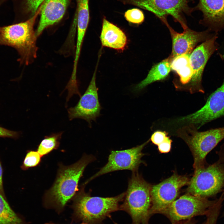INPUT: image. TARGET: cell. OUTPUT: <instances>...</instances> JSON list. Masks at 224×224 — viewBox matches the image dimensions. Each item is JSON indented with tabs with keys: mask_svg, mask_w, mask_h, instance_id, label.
<instances>
[{
	"mask_svg": "<svg viewBox=\"0 0 224 224\" xmlns=\"http://www.w3.org/2000/svg\"><path fill=\"white\" fill-rule=\"evenodd\" d=\"M2 170L0 161V193L4 196H5L3 191L2 180Z\"/></svg>",
	"mask_w": 224,
	"mask_h": 224,
	"instance_id": "obj_29",
	"label": "cell"
},
{
	"mask_svg": "<svg viewBox=\"0 0 224 224\" xmlns=\"http://www.w3.org/2000/svg\"><path fill=\"white\" fill-rule=\"evenodd\" d=\"M165 25L170 32L172 40V50L170 56L172 59L182 54H190L195 46L199 42L209 39L218 33L211 32L208 29L202 32H197L188 27L182 33L174 30L168 22Z\"/></svg>",
	"mask_w": 224,
	"mask_h": 224,
	"instance_id": "obj_14",
	"label": "cell"
},
{
	"mask_svg": "<svg viewBox=\"0 0 224 224\" xmlns=\"http://www.w3.org/2000/svg\"><path fill=\"white\" fill-rule=\"evenodd\" d=\"M96 159L92 155L84 154L79 161L70 165L59 164L55 181L44 194L45 204L63 208L79 190V182L85 168Z\"/></svg>",
	"mask_w": 224,
	"mask_h": 224,
	"instance_id": "obj_1",
	"label": "cell"
},
{
	"mask_svg": "<svg viewBox=\"0 0 224 224\" xmlns=\"http://www.w3.org/2000/svg\"><path fill=\"white\" fill-rule=\"evenodd\" d=\"M100 40L103 47L119 50L124 49L127 43L124 32L116 25L104 18Z\"/></svg>",
	"mask_w": 224,
	"mask_h": 224,
	"instance_id": "obj_17",
	"label": "cell"
},
{
	"mask_svg": "<svg viewBox=\"0 0 224 224\" xmlns=\"http://www.w3.org/2000/svg\"><path fill=\"white\" fill-rule=\"evenodd\" d=\"M18 135L17 132L8 130L0 126V137L16 138Z\"/></svg>",
	"mask_w": 224,
	"mask_h": 224,
	"instance_id": "obj_27",
	"label": "cell"
},
{
	"mask_svg": "<svg viewBox=\"0 0 224 224\" xmlns=\"http://www.w3.org/2000/svg\"><path fill=\"white\" fill-rule=\"evenodd\" d=\"M188 194L175 200L162 214L171 223L187 220L194 217L206 216L217 201Z\"/></svg>",
	"mask_w": 224,
	"mask_h": 224,
	"instance_id": "obj_8",
	"label": "cell"
},
{
	"mask_svg": "<svg viewBox=\"0 0 224 224\" xmlns=\"http://www.w3.org/2000/svg\"><path fill=\"white\" fill-rule=\"evenodd\" d=\"M0 224H25L0 193Z\"/></svg>",
	"mask_w": 224,
	"mask_h": 224,
	"instance_id": "obj_20",
	"label": "cell"
},
{
	"mask_svg": "<svg viewBox=\"0 0 224 224\" xmlns=\"http://www.w3.org/2000/svg\"><path fill=\"white\" fill-rule=\"evenodd\" d=\"M223 191H224V190H223ZM222 216L223 217H224V211H223V213H222Z\"/></svg>",
	"mask_w": 224,
	"mask_h": 224,
	"instance_id": "obj_32",
	"label": "cell"
},
{
	"mask_svg": "<svg viewBox=\"0 0 224 224\" xmlns=\"http://www.w3.org/2000/svg\"><path fill=\"white\" fill-rule=\"evenodd\" d=\"M149 141L131 148L111 151L107 163L84 183L86 184L99 176L114 171L129 170L132 172L137 171L140 165L142 162L141 158L144 154L142 151Z\"/></svg>",
	"mask_w": 224,
	"mask_h": 224,
	"instance_id": "obj_10",
	"label": "cell"
},
{
	"mask_svg": "<svg viewBox=\"0 0 224 224\" xmlns=\"http://www.w3.org/2000/svg\"><path fill=\"white\" fill-rule=\"evenodd\" d=\"M125 4L132 5L154 14L164 23L171 16L183 29L188 27L184 15H190L195 10L189 7V0H119Z\"/></svg>",
	"mask_w": 224,
	"mask_h": 224,
	"instance_id": "obj_7",
	"label": "cell"
},
{
	"mask_svg": "<svg viewBox=\"0 0 224 224\" xmlns=\"http://www.w3.org/2000/svg\"><path fill=\"white\" fill-rule=\"evenodd\" d=\"M40 12L39 7L33 16L24 21L0 26V45L14 48L19 54L21 64L28 65L36 57L37 37L34 26Z\"/></svg>",
	"mask_w": 224,
	"mask_h": 224,
	"instance_id": "obj_2",
	"label": "cell"
},
{
	"mask_svg": "<svg viewBox=\"0 0 224 224\" xmlns=\"http://www.w3.org/2000/svg\"><path fill=\"white\" fill-rule=\"evenodd\" d=\"M189 55L182 54L171 59V69L178 75L180 81L182 84L186 85L189 83L193 74Z\"/></svg>",
	"mask_w": 224,
	"mask_h": 224,
	"instance_id": "obj_19",
	"label": "cell"
},
{
	"mask_svg": "<svg viewBox=\"0 0 224 224\" xmlns=\"http://www.w3.org/2000/svg\"><path fill=\"white\" fill-rule=\"evenodd\" d=\"M178 133L191 150L195 169L208 165L206 156L224 139V127L200 132L192 126H187L179 130Z\"/></svg>",
	"mask_w": 224,
	"mask_h": 224,
	"instance_id": "obj_5",
	"label": "cell"
},
{
	"mask_svg": "<svg viewBox=\"0 0 224 224\" xmlns=\"http://www.w3.org/2000/svg\"><path fill=\"white\" fill-rule=\"evenodd\" d=\"M151 189L137 171L132 172L120 210L129 214L133 224H149Z\"/></svg>",
	"mask_w": 224,
	"mask_h": 224,
	"instance_id": "obj_4",
	"label": "cell"
},
{
	"mask_svg": "<svg viewBox=\"0 0 224 224\" xmlns=\"http://www.w3.org/2000/svg\"><path fill=\"white\" fill-rule=\"evenodd\" d=\"M188 184V194L207 198L216 196L224 189V163L217 161L195 169Z\"/></svg>",
	"mask_w": 224,
	"mask_h": 224,
	"instance_id": "obj_6",
	"label": "cell"
},
{
	"mask_svg": "<svg viewBox=\"0 0 224 224\" xmlns=\"http://www.w3.org/2000/svg\"><path fill=\"white\" fill-rule=\"evenodd\" d=\"M82 185L73 199L72 207L77 217L86 224H99L112 212L120 210L124 192L113 197L91 196Z\"/></svg>",
	"mask_w": 224,
	"mask_h": 224,
	"instance_id": "obj_3",
	"label": "cell"
},
{
	"mask_svg": "<svg viewBox=\"0 0 224 224\" xmlns=\"http://www.w3.org/2000/svg\"><path fill=\"white\" fill-rule=\"evenodd\" d=\"M16 0L18 2L20 12L29 18L35 14L44 0Z\"/></svg>",
	"mask_w": 224,
	"mask_h": 224,
	"instance_id": "obj_22",
	"label": "cell"
},
{
	"mask_svg": "<svg viewBox=\"0 0 224 224\" xmlns=\"http://www.w3.org/2000/svg\"><path fill=\"white\" fill-rule=\"evenodd\" d=\"M171 60L170 57L154 65L146 77L135 86L133 91H139L153 82L165 79L171 70Z\"/></svg>",
	"mask_w": 224,
	"mask_h": 224,
	"instance_id": "obj_18",
	"label": "cell"
},
{
	"mask_svg": "<svg viewBox=\"0 0 224 224\" xmlns=\"http://www.w3.org/2000/svg\"><path fill=\"white\" fill-rule=\"evenodd\" d=\"M186 176L174 173L172 176L151 187V216L156 214H162L178 196L180 190L188 184Z\"/></svg>",
	"mask_w": 224,
	"mask_h": 224,
	"instance_id": "obj_9",
	"label": "cell"
},
{
	"mask_svg": "<svg viewBox=\"0 0 224 224\" xmlns=\"http://www.w3.org/2000/svg\"><path fill=\"white\" fill-rule=\"evenodd\" d=\"M195 10L203 13L200 23L211 32L218 33L224 29V0H198Z\"/></svg>",
	"mask_w": 224,
	"mask_h": 224,
	"instance_id": "obj_15",
	"label": "cell"
},
{
	"mask_svg": "<svg viewBox=\"0 0 224 224\" xmlns=\"http://www.w3.org/2000/svg\"><path fill=\"white\" fill-rule=\"evenodd\" d=\"M54 224L51 223H47V224ZM86 224V223H81V224Z\"/></svg>",
	"mask_w": 224,
	"mask_h": 224,
	"instance_id": "obj_31",
	"label": "cell"
},
{
	"mask_svg": "<svg viewBox=\"0 0 224 224\" xmlns=\"http://www.w3.org/2000/svg\"><path fill=\"white\" fill-rule=\"evenodd\" d=\"M224 115V79L221 86L210 96L203 107L178 120L192 124L197 130L206 124Z\"/></svg>",
	"mask_w": 224,
	"mask_h": 224,
	"instance_id": "obj_11",
	"label": "cell"
},
{
	"mask_svg": "<svg viewBox=\"0 0 224 224\" xmlns=\"http://www.w3.org/2000/svg\"><path fill=\"white\" fill-rule=\"evenodd\" d=\"M41 157L37 151H28L21 166L22 169L25 170L37 166L41 162Z\"/></svg>",
	"mask_w": 224,
	"mask_h": 224,
	"instance_id": "obj_23",
	"label": "cell"
},
{
	"mask_svg": "<svg viewBox=\"0 0 224 224\" xmlns=\"http://www.w3.org/2000/svg\"><path fill=\"white\" fill-rule=\"evenodd\" d=\"M167 135V133L165 131H157L152 134L150 140L154 144L158 146L165 140Z\"/></svg>",
	"mask_w": 224,
	"mask_h": 224,
	"instance_id": "obj_25",
	"label": "cell"
},
{
	"mask_svg": "<svg viewBox=\"0 0 224 224\" xmlns=\"http://www.w3.org/2000/svg\"><path fill=\"white\" fill-rule=\"evenodd\" d=\"M218 34L203 42L194 49L189 55L193 74L189 82L192 92L204 91L202 85L203 73L206 64L211 56L217 50L219 45L217 42Z\"/></svg>",
	"mask_w": 224,
	"mask_h": 224,
	"instance_id": "obj_13",
	"label": "cell"
},
{
	"mask_svg": "<svg viewBox=\"0 0 224 224\" xmlns=\"http://www.w3.org/2000/svg\"><path fill=\"white\" fill-rule=\"evenodd\" d=\"M70 0H44L40 7V14L35 31L37 37L47 27L59 21L63 17Z\"/></svg>",
	"mask_w": 224,
	"mask_h": 224,
	"instance_id": "obj_16",
	"label": "cell"
},
{
	"mask_svg": "<svg viewBox=\"0 0 224 224\" xmlns=\"http://www.w3.org/2000/svg\"><path fill=\"white\" fill-rule=\"evenodd\" d=\"M172 224H197V221L195 219H191L172 223ZM201 224H205V221Z\"/></svg>",
	"mask_w": 224,
	"mask_h": 224,
	"instance_id": "obj_28",
	"label": "cell"
},
{
	"mask_svg": "<svg viewBox=\"0 0 224 224\" xmlns=\"http://www.w3.org/2000/svg\"><path fill=\"white\" fill-rule=\"evenodd\" d=\"M124 16L128 22L137 24H142L145 18L143 12L138 8L127 10L124 13Z\"/></svg>",
	"mask_w": 224,
	"mask_h": 224,
	"instance_id": "obj_24",
	"label": "cell"
},
{
	"mask_svg": "<svg viewBox=\"0 0 224 224\" xmlns=\"http://www.w3.org/2000/svg\"><path fill=\"white\" fill-rule=\"evenodd\" d=\"M220 157L222 162L224 163V147L221 151Z\"/></svg>",
	"mask_w": 224,
	"mask_h": 224,
	"instance_id": "obj_30",
	"label": "cell"
},
{
	"mask_svg": "<svg viewBox=\"0 0 224 224\" xmlns=\"http://www.w3.org/2000/svg\"><path fill=\"white\" fill-rule=\"evenodd\" d=\"M97 68L96 67L87 89L77 104L68 109L70 120L75 118L83 119L88 123L90 127H91V121H96V118L100 115L102 109L96 84Z\"/></svg>",
	"mask_w": 224,
	"mask_h": 224,
	"instance_id": "obj_12",
	"label": "cell"
},
{
	"mask_svg": "<svg viewBox=\"0 0 224 224\" xmlns=\"http://www.w3.org/2000/svg\"><path fill=\"white\" fill-rule=\"evenodd\" d=\"M172 142L170 137L167 136L162 142L158 145L159 152L161 153L169 152L171 150Z\"/></svg>",
	"mask_w": 224,
	"mask_h": 224,
	"instance_id": "obj_26",
	"label": "cell"
},
{
	"mask_svg": "<svg viewBox=\"0 0 224 224\" xmlns=\"http://www.w3.org/2000/svg\"><path fill=\"white\" fill-rule=\"evenodd\" d=\"M63 133L62 132L53 133L44 137L38 145L37 150L42 157L58 148Z\"/></svg>",
	"mask_w": 224,
	"mask_h": 224,
	"instance_id": "obj_21",
	"label": "cell"
}]
</instances>
